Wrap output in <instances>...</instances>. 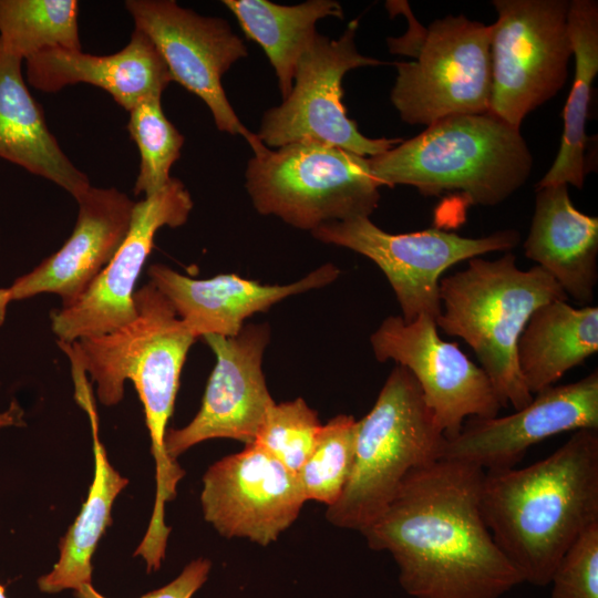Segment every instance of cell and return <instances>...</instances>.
Returning a JSON list of instances; mask_svg holds the SVG:
<instances>
[{
	"instance_id": "obj_31",
	"label": "cell",
	"mask_w": 598,
	"mask_h": 598,
	"mask_svg": "<svg viewBox=\"0 0 598 598\" xmlns=\"http://www.w3.org/2000/svg\"><path fill=\"white\" fill-rule=\"evenodd\" d=\"M551 598H598V523L585 529L556 565Z\"/></svg>"
},
{
	"instance_id": "obj_32",
	"label": "cell",
	"mask_w": 598,
	"mask_h": 598,
	"mask_svg": "<svg viewBox=\"0 0 598 598\" xmlns=\"http://www.w3.org/2000/svg\"><path fill=\"white\" fill-rule=\"evenodd\" d=\"M210 568L212 563L207 558L194 559L174 580L141 598H192L207 580ZM74 596L76 598H107L99 592L92 584L84 585L74 591Z\"/></svg>"
},
{
	"instance_id": "obj_8",
	"label": "cell",
	"mask_w": 598,
	"mask_h": 598,
	"mask_svg": "<svg viewBox=\"0 0 598 598\" xmlns=\"http://www.w3.org/2000/svg\"><path fill=\"white\" fill-rule=\"evenodd\" d=\"M245 177L258 213L311 231L370 217L381 198L368 157L316 142L264 145L248 161Z\"/></svg>"
},
{
	"instance_id": "obj_30",
	"label": "cell",
	"mask_w": 598,
	"mask_h": 598,
	"mask_svg": "<svg viewBox=\"0 0 598 598\" xmlns=\"http://www.w3.org/2000/svg\"><path fill=\"white\" fill-rule=\"evenodd\" d=\"M321 427L318 413L297 398L269 409L254 443L297 474L311 454Z\"/></svg>"
},
{
	"instance_id": "obj_22",
	"label": "cell",
	"mask_w": 598,
	"mask_h": 598,
	"mask_svg": "<svg viewBox=\"0 0 598 598\" xmlns=\"http://www.w3.org/2000/svg\"><path fill=\"white\" fill-rule=\"evenodd\" d=\"M23 59L0 40V157L53 182L76 200L90 187L50 132L22 75Z\"/></svg>"
},
{
	"instance_id": "obj_35",
	"label": "cell",
	"mask_w": 598,
	"mask_h": 598,
	"mask_svg": "<svg viewBox=\"0 0 598 598\" xmlns=\"http://www.w3.org/2000/svg\"><path fill=\"white\" fill-rule=\"evenodd\" d=\"M0 598H8L6 594V587L0 584Z\"/></svg>"
},
{
	"instance_id": "obj_2",
	"label": "cell",
	"mask_w": 598,
	"mask_h": 598,
	"mask_svg": "<svg viewBox=\"0 0 598 598\" xmlns=\"http://www.w3.org/2000/svg\"><path fill=\"white\" fill-rule=\"evenodd\" d=\"M481 508L522 581L547 586L565 551L598 523V430H578L524 468L485 471Z\"/></svg>"
},
{
	"instance_id": "obj_10",
	"label": "cell",
	"mask_w": 598,
	"mask_h": 598,
	"mask_svg": "<svg viewBox=\"0 0 598 598\" xmlns=\"http://www.w3.org/2000/svg\"><path fill=\"white\" fill-rule=\"evenodd\" d=\"M358 19L336 40L317 33L296 65L293 84L279 106L262 116L258 138L268 147L316 142L363 157L379 155L402 138H370L360 133L343 104L342 79L353 69L384 62L362 55L355 45Z\"/></svg>"
},
{
	"instance_id": "obj_20",
	"label": "cell",
	"mask_w": 598,
	"mask_h": 598,
	"mask_svg": "<svg viewBox=\"0 0 598 598\" xmlns=\"http://www.w3.org/2000/svg\"><path fill=\"white\" fill-rule=\"evenodd\" d=\"M29 84L45 93L86 83L106 91L125 111L150 96H162L172 82L159 52L142 31L134 29L130 42L110 55L64 48L44 49L25 59Z\"/></svg>"
},
{
	"instance_id": "obj_1",
	"label": "cell",
	"mask_w": 598,
	"mask_h": 598,
	"mask_svg": "<svg viewBox=\"0 0 598 598\" xmlns=\"http://www.w3.org/2000/svg\"><path fill=\"white\" fill-rule=\"evenodd\" d=\"M481 467L440 458L412 471L361 534L386 550L414 598H498L522 584L482 508Z\"/></svg>"
},
{
	"instance_id": "obj_14",
	"label": "cell",
	"mask_w": 598,
	"mask_h": 598,
	"mask_svg": "<svg viewBox=\"0 0 598 598\" xmlns=\"http://www.w3.org/2000/svg\"><path fill=\"white\" fill-rule=\"evenodd\" d=\"M193 206L189 192L175 177L159 192L135 203L130 230L111 261L74 303L51 313L58 343L109 333L136 317V282L157 230L184 225Z\"/></svg>"
},
{
	"instance_id": "obj_16",
	"label": "cell",
	"mask_w": 598,
	"mask_h": 598,
	"mask_svg": "<svg viewBox=\"0 0 598 598\" xmlns=\"http://www.w3.org/2000/svg\"><path fill=\"white\" fill-rule=\"evenodd\" d=\"M297 474L259 445H245L203 476L204 518L224 537L267 546L299 516L306 502Z\"/></svg>"
},
{
	"instance_id": "obj_17",
	"label": "cell",
	"mask_w": 598,
	"mask_h": 598,
	"mask_svg": "<svg viewBox=\"0 0 598 598\" xmlns=\"http://www.w3.org/2000/svg\"><path fill=\"white\" fill-rule=\"evenodd\" d=\"M578 430H598L597 370L576 382L540 390L511 415L467 419L455 437L445 439L441 458L484 472L511 468L530 446Z\"/></svg>"
},
{
	"instance_id": "obj_3",
	"label": "cell",
	"mask_w": 598,
	"mask_h": 598,
	"mask_svg": "<svg viewBox=\"0 0 598 598\" xmlns=\"http://www.w3.org/2000/svg\"><path fill=\"white\" fill-rule=\"evenodd\" d=\"M136 317L109 333L59 343L69 357L73 375L87 373L105 406L118 404L130 380L144 408L155 461L156 493L151 524H165V505L176 496L185 475L165 452L164 439L173 414L179 378L196 338L168 299L152 283L134 293Z\"/></svg>"
},
{
	"instance_id": "obj_29",
	"label": "cell",
	"mask_w": 598,
	"mask_h": 598,
	"mask_svg": "<svg viewBox=\"0 0 598 598\" xmlns=\"http://www.w3.org/2000/svg\"><path fill=\"white\" fill-rule=\"evenodd\" d=\"M162 96H150L130 111L127 132L137 145L141 163L134 194L148 197L172 178L173 164L181 157L184 136L165 116Z\"/></svg>"
},
{
	"instance_id": "obj_28",
	"label": "cell",
	"mask_w": 598,
	"mask_h": 598,
	"mask_svg": "<svg viewBox=\"0 0 598 598\" xmlns=\"http://www.w3.org/2000/svg\"><path fill=\"white\" fill-rule=\"evenodd\" d=\"M357 430L358 421L347 414L322 424L311 454L297 473L307 501L329 507L340 498L354 463Z\"/></svg>"
},
{
	"instance_id": "obj_34",
	"label": "cell",
	"mask_w": 598,
	"mask_h": 598,
	"mask_svg": "<svg viewBox=\"0 0 598 598\" xmlns=\"http://www.w3.org/2000/svg\"><path fill=\"white\" fill-rule=\"evenodd\" d=\"M11 301L9 288H0V326H2L6 320L8 305Z\"/></svg>"
},
{
	"instance_id": "obj_7",
	"label": "cell",
	"mask_w": 598,
	"mask_h": 598,
	"mask_svg": "<svg viewBox=\"0 0 598 598\" xmlns=\"http://www.w3.org/2000/svg\"><path fill=\"white\" fill-rule=\"evenodd\" d=\"M386 7L409 18L401 38H389V51L414 58L394 63L391 102L401 120L429 126L442 118L488 112L492 91L491 24L447 16L424 29L406 2Z\"/></svg>"
},
{
	"instance_id": "obj_25",
	"label": "cell",
	"mask_w": 598,
	"mask_h": 598,
	"mask_svg": "<svg viewBox=\"0 0 598 598\" xmlns=\"http://www.w3.org/2000/svg\"><path fill=\"white\" fill-rule=\"evenodd\" d=\"M568 28L575 75L564 109V132L557 156L537 188L554 184L582 188L586 177V121L592 82L598 72V2L571 0Z\"/></svg>"
},
{
	"instance_id": "obj_33",
	"label": "cell",
	"mask_w": 598,
	"mask_h": 598,
	"mask_svg": "<svg viewBox=\"0 0 598 598\" xmlns=\"http://www.w3.org/2000/svg\"><path fill=\"white\" fill-rule=\"evenodd\" d=\"M24 412L21 405L12 400L9 406L0 412V429L10 426H23Z\"/></svg>"
},
{
	"instance_id": "obj_23",
	"label": "cell",
	"mask_w": 598,
	"mask_h": 598,
	"mask_svg": "<svg viewBox=\"0 0 598 598\" xmlns=\"http://www.w3.org/2000/svg\"><path fill=\"white\" fill-rule=\"evenodd\" d=\"M598 351V308H576L557 299L538 307L517 342V364L534 395L555 385Z\"/></svg>"
},
{
	"instance_id": "obj_26",
	"label": "cell",
	"mask_w": 598,
	"mask_h": 598,
	"mask_svg": "<svg viewBox=\"0 0 598 598\" xmlns=\"http://www.w3.org/2000/svg\"><path fill=\"white\" fill-rule=\"evenodd\" d=\"M248 39L265 51L278 79L285 100L293 84L298 60L317 35V21L327 17L343 18L333 0H309L283 6L268 0H224Z\"/></svg>"
},
{
	"instance_id": "obj_11",
	"label": "cell",
	"mask_w": 598,
	"mask_h": 598,
	"mask_svg": "<svg viewBox=\"0 0 598 598\" xmlns=\"http://www.w3.org/2000/svg\"><path fill=\"white\" fill-rule=\"evenodd\" d=\"M311 234L322 243L351 249L372 260L391 285L405 322L423 315L436 320L441 312V276L450 267L487 252L511 251L520 240L515 229L480 238L440 228L390 234L369 217L326 223Z\"/></svg>"
},
{
	"instance_id": "obj_21",
	"label": "cell",
	"mask_w": 598,
	"mask_h": 598,
	"mask_svg": "<svg viewBox=\"0 0 598 598\" xmlns=\"http://www.w3.org/2000/svg\"><path fill=\"white\" fill-rule=\"evenodd\" d=\"M527 258L537 262L582 306H589L598 281V218L579 212L568 185L537 188L535 210L524 241Z\"/></svg>"
},
{
	"instance_id": "obj_9",
	"label": "cell",
	"mask_w": 598,
	"mask_h": 598,
	"mask_svg": "<svg viewBox=\"0 0 598 598\" xmlns=\"http://www.w3.org/2000/svg\"><path fill=\"white\" fill-rule=\"evenodd\" d=\"M569 0H494L489 110L519 128L564 86L573 47Z\"/></svg>"
},
{
	"instance_id": "obj_13",
	"label": "cell",
	"mask_w": 598,
	"mask_h": 598,
	"mask_svg": "<svg viewBox=\"0 0 598 598\" xmlns=\"http://www.w3.org/2000/svg\"><path fill=\"white\" fill-rule=\"evenodd\" d=\"M370 343L379 362L393 360L412 373L445 439L455 437L470 417L498 415L502 405L489 378L457 343L441 339L435 319L423 315L405 322L389 316Z\"/></svg>"
},
{
	"instance_id": "obj_18",
	"label": "cell",
	"mask_w": 598,
	"mask_h": 598,
	"mask_svg": "<svg viewBox=\"0 0 598 598\" xmlns=\"http://www.w3.org/2000/svg\"><path fill=\"white\" fill-rule=\"evenodd\" d=\"M79 214L63 246L9 287L11 300L55 293L74 303L114 257L131 226L135 203L112 187L91 186L76 199Z\"/></svg>"
},
{
	"instance_id": "obj_19",
	"label": "cell",
	"mask_w": 598,
	"mask_h": 598,
	"mask_svg": "<svg viewBox=\"0 0 598 598\" xmlns=\"http://www.w3.org/2000/svg\"><path fill=\"white\" fill-rule=\"evenodd\" d=\"M339 274L329 262L292 283L262 285L235 274L194 279L162 264L148 268L150 282L168 299L196 339L208 334L235 337L251 315L267 311L289 296L327 286Z\"/></svg>"
},
{
	"instance_id": "obj_12",
	"label": "cell",
	"mask_w": 598,
	"mask_h": 598,
	"mask_svg": "<svg viewBox=\"0 0 598 598\" xmlns=\"http://www.w3.org/2000/svg\"><path fill=\"white\" fill-rule=\"evenodd\" d=\"M125 7L135 29L159 52L172 81L205 102L219 131L241 135L252 152L259 150L264 143L240 123L221 85L230 66L248 55L228 22L200 16L173 0H127Z\"/></svg>"
},
{
	"instance_id": "obj_15",
	"label": "cell",
	"mask_w": 598,
	"mask_h": 598,
	"mask_svg": "<svg viewBox=\"0 0 598 598\" xmlns=\"http://www.w3.org/2000/svg\"><path fill=\"white\" fill-rule=\"evenodd\" d=\"M216 357L202 405L184 427L166 431L164 446L174 461L192 446L212 439L252 444L275 404L262 372L269 342L267 324L244 326L235 337H203Z\"/></svg>"
},
{
	"instance_id": "obj_5",
	"label": "cell",
	"mask_w": 598,
	"mask_h": 598,
	"mask_svg": "<svg viewBox=\"0 0 598 598\" xmlns=\"http://www.w3.org/2000/svg\"><path fill=\"white\" fill-rule=\"evenodd\" d=\"M567 295L542 267L522 270L516 256L472 258L440 281L437 328L463 339L489 378L502 408L519 410L533 400L517 364V342L532 313Z\"/></svg>"
},
{
	"instance_id": "obj_6",
	"label": "cell",
	"mask_w": 598,
	"mask_h": 598,
	"mask_svg": "<svg viewBox=\"0 0 598 598\" xmlns=\"http://www.w3.org/2000/svg\"><path fill=\"white\" fill-rule=\"evenodd\" d=\"M444 441L419 383L396 364L358 421L352 472L340 498L327 508L328 522L361 533L412 471L441 458Z\"/></svg>"
},
{
	"instance_id": "obj_24",
	"label": "cell",
	"mask_w": 598,
	"mask_h": 598,
	"mask_svg": "<svg viewBox=\"0 0 598 598\" xmlns=\"http://www.w3.org/2000/svg\"><path fill=\"white\" fill-rule=\"evenodd\" d=\"M92 423L94 477L87 497L73 524L59 542V559L53 568L38 578V588L44 594L66 589L79 590L92 584V557L105 529L112 524V507L116 496L127 486L109 462L104 445L97 436L93 404L86 408Z\"/></svg>"
},
{
	"instance_id": "obj_4",
	"label": "cell",
	"mask_w": 598,
	"mask_h": 598,
	"mask_svg": "<svg viewBox=\"0 0 598 598\" xmlns=\"http://www.w3.org/2000/svg\"><path fill=\"white\" fill-rule=\"evenodd\" d=\"M368 162L381 187L408 185L424 196L458 193L481 206L506 200L533 168L520 130L491 112L442 118Z\"/></svg>"
},
{
	"instance_id": "obj_27",
	"label": "cell",
	"mask_w": 598,
	"mask_h": 598,
	"mask_svg": "<svg viewBox=\"0 0 598 598\" xmlns=\"http://www.w3.org/2000/svg\"><path fill=\"white\" fill-rule=\"evenodd\" d=\"M78 17L74 0H0V40L23 60L49 48L81 50Z\"/></svg>"
}]
</instances>
